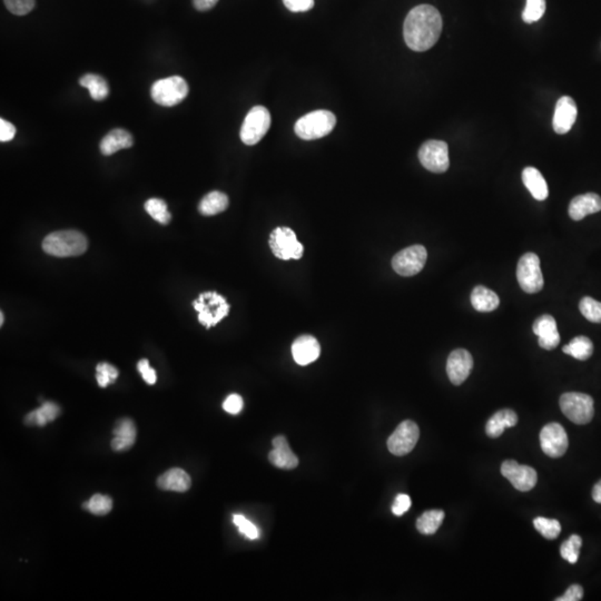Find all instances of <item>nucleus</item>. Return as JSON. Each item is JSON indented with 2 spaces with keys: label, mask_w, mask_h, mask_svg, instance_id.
Returning a JSON list of instances; mask_svg holds the SVG:
<instances>
[{
  "label": "nucleus",
  "mask_w": 601,
  "mask_h": 601,
  "mask_svg": "<svg viewBox=\"0 0 601 601\" xmlns=\"http://www.w3.org/2000/svg\"><path fill=\"white\" fill-rule=\"evenodd\" d=\"M445 519L442 510H429L417 520V529L422 535H434L438 531Z\"/></svg>",
  "instance_id": "nucleus-31"
},
{
  "label": "nucleus",
  "mask_w": 601,
  "mask_h": 601,
  "mask_svg": "<svg viewBox=\"0 0 601 601\" xmlns=\"http://www.w3.org/2000/svg\"><path fill=\"white\" fill-rule=\"evenodd\" d=\"M218 0H193V5L198 11H206L215 7Z\"/></svg>",
  "instance_id": "nucleus-47"
},
{
  "label": "nucleus",
  "mask_w": 601,
  "mask_h": 601,
  "mask_svg": "<svg viewBox=\"0 0 601 601\" xmlns=\"http://www.w3.org/2000/svg\"><path fill=\"white\" fill-rule=\"evenodd\" d=\"M441 13L431 5L417 6L407 13L403 25L405 44L415 51L432 49L441 35Z\"/></svg>",
  "instance_id": "nucleus-1"
},
{
  "label": "nucleus",
  "mask_w": 601,
  "mask_h": 601,
  "mask_svg": "<svg viewBox=\"0 0 601 601\" xmlns=\"http://www.w3.org/2000/svg\"><path fill=\"white\" fill-rule=\"evenodd\" d=\"M578 109L575 101L569 96H564L557 101L552 126L557 134L564 135L571 129L577 120Z\"/></svg>",
  "instance_id": "nucleus-16"
},
{
  "label": "nucleus",
  "mask_w": 601,
  "mask_h": 601,
  "mask_svg": "<svg viewBox=\"0 0 601 601\" xmlns=\"http://www.w3.org/2000/svg\"><path fill=\"white\" fill-rule=\"evenodd\" d=\"M501 474L511 482L519 491L527 493L536 487L538 474L535 469L521 466L514 460H507L501 466Z\"/></svg>",
  "instance_id": "nucleus-14"
},
{
  "label": "nucleus",
  "mask_w": 601,
  "mask_h": 601,
  "mask_svg": "<svg viewBox=\"0 0 601 601\" xmlns=\"http://www.w3.org/2000/svg\"><path fill=\"white\" fill-rule=\"evenodd\" d=\"M517 279L520 288L526 293L540 292L545 285L540 267V258L535 253H526L519 260Z\"/></svg>",
  "instance_id": "nucleus-7"
},
{
  "label": "nucleus",
  "mask_w": 601,
  "mask_h": 601,
  "mask_svg": "<svg viewBox=\"0 0 601 601\" xmlns=\"http://www.w3.org/2000/svg\"><path fill=\"white\" fill-rule=\"evenodd\" d=\"M562 413L576 424H588L595 415L593 399L588 394L567 392L559 400Z\"/></svg>",
  "instance_id": "nucleus-6"
},
{
  "label": "nucleus",
  "mask_w": 601,
  "mask_h": 601,
  "mask_svg": "<svg viewBox=\"0 0 601 601\" xmlns=\"http://www.w3.org/2000/svg\"><path fill=\"white\" fill-rule=\"evenodd\" d=\"M583 589L581 586L572 585L567 589L564 595L556 599V601H579L583 599Z\"/></svg>",
  "instance_id": "nucleus-45"
},
{
  "label": "nucleus",
  "mask_w": 601,
  "mask_h": 601,
  "mask_svg": "<svg viewBox=\"0 0 601 601\" xmlns=\"http://www.w3.org/2000/svg\"><path fill=\"white\" fill-rule=\"evenodd\" d=\"M474 367V359L470 352L457 349L450 353L447 361V373L451 384L460 386L468 379Z\"/></svg>",
  "instance_id": "nucleus-15"
},
{
  "label": "nucleus",
  "mask_w": 601,
  "mask_h": 601,
  "mask_svg": "<svg viewBox=\"0 0 601 601\" xmlns=\"http://www.w3.org/2000/svg\"><path fill=\"white\" fill-rule=\"evenodd\" d=\"M61 415V407L53 402H45L42 407L34 410L25 417V423L28 426H44L51 422Z\"/></svg>",
  "instance_id": "nucleus-27"
},
{
  "label": "nucleus",
  "mask_w": 601,
  "mask_h": 601,
  "mask_svg": "<svg viewBox=\"0 0 601 601\" xmlns=\"http://www.w3.org/2000/svg\"><path fill=\"white\" fill-rule=\"evenodd\" d=\"M593 500L596 501L597 503H601V480L597 482L595 484V487H593Z\"/></svg>",
  "instance_id": "nucleus-48"
},
{
  "label": "nucleus",
  "mask_w": 601,
  "mask_h": 601,
  "mask_svg": "<svg viewBox=\"0 0 601 601\" xmlns=\"http://www.w3.org/2000/svg\"><path fill=\"white\" fill-rule=\"evenodd\" d=\"M88 241L83 233L74 229L53 232L43 241L44 252L56 258L80 256L87 251Z\"/></svg>",
  "instance_id": "nucleus-2"
},
{
  "label": "nucleus",
  "mask_w": 601,
  "mask_h": 601,
  "mask_svg": "<svg viewBox=\"0 0 601 601\" xmlns=\"http://www.w3.org/2000/svg\"><path fill=\"white\" fill-rule=\"evenodd\" d=\"M145 210L147 213L154 218L155 221L163 225H167L170 222V212L167 210V204L165 201L160 200V198H151L145 203Z\"/></svg>",
  "instance_id": "nucleus-32"
},
{
  "label": "nucleus",
  "mask_w": 601,
  "mask_h": 601,
  "mask_svg": "<svg viewBox=\"0 0 601 601\" xmlns=\"http://www.w3.org/2000/svg\"><path fill=\"white\" fill-rule=\"evenodd\" d=\"M518 423V415L510 409L498 411L489 419L486 426V432L490 438H499L505 429L512 428Z\"/></svg>",
  "instance_id": "nucleus-24"
},
{
  "label": "nucleus",
  "mask_w": 601,
  "mask_h": 601,
  "mask_svg": "<svg viewBox=\"0 0 601 601\" xmlns=\"http://www.w3.org/2000/svg\"><path fill=\"white\" fill-rule=\"evenodd\" d=\"M545 11V0H527L522 19L527 24L538 22L543 18Z\"/></svg>",
  "instance_id": "nucleus-37"
},
{
  "label": "nucleus",
  "mask_w": 601,
  "mask_h": 601,
  "mask_svg": "<svg viewBox=\"0 0 601 601\" xmlns=\"http://www.w3.org/2000/svg\"><path fill=\"white\" fill-rule=\"evenodd\" d=\"M562 351L579 361H586L593 355V344L590 339L587 336H576L575 339H572L569 344L564 346Z\"/></svg>",
  "instance_id": "nucleus-30"
},
{
  "label": "nucleus",
  "mask_w": 601,
  "mask_h": 601,
  "mask_svg": "<svg viewBox=\"0 0 601 601\" xmlns=\"http://www.w3.org/2000/svg\"><path fill=\"white\" fill-rule=\"evenodd\" d=\"M532 331L539 338L538 342L543 349L551 351L556 349L560 343V334L558 332L556 320L549 314L538 317L532 325Z\"/></svg>",
  "instance_id": "nucleus-17"
},
{
  "label": "nucleus",
  "mask_w": 601,
  "mask_h": 601,
  "mask_svg": "<svg viewBox=\"0 0 601 601\" xmlns=\"http://www.w3.org/2000/svg\"><path fill=\"white\" fill-rule=\"evenodd\" d=\"M419 160L423 167L432 173H445L450 166L449 147L447 143L436 139L426 141L419 151Z\"/></svg>",
  "instance_id": "nucleus-11"
},
{
  "label": "nucleus",
  "mask_w": 601,
  "mask_h": 601,
  "mask_svg": "<svg viewBox=\"0 0 601 601\" xmlns=\"http://www.w3.org/2000/svg\"><path fill=\"white\" fill-rule=\"evenodd\" d=\"M428 252L422 245H412L400 251L392 258V267L401 277H413L426 265Z\"/></svg>",
  "instance_id": "nucleus-10"
},
{
  "label": "nucleus",
  "mask_w": 601,
  "mask_h": 601,
  "mask_svg": "<svg viewBox=\"0 0 601 601\" xmlns=\"http://www.w3.org/2000/svg\"><path fill=\"white\" fill-rule=\"evenodd\" d=\"M581 545H583V539L578 535H572L568 540L562 543L560 547V555L569 564H576L579 559Z\"/></svg>",
  "instance_id": "nucleus-36"
},
{
  "label": "nucleus",
  "mask_w": 601,
  "mask_h": 601,
  "mask_svg": "<svg viewBox=\"0 0 601 601\" xmlns=\"http://www.w3.org/2000/svg\"><path fill=\"white\" fill-rule=\"evenodd\" d=\"M189 85L181 76H170L153 84L151 96L160 106L173 107L186 99Z\"/></svg>",
  "instance_id": "nucleus-5"
},
{
  "label": "nucleus",
  "mask_w": 601,
  "mask_h": 601,
  "mask_svg": "<svg viewBox=\"0 0 601 601\" xmlns=\"http://www.w3.org/2000/svg\"><path fill=\"white\" fill-rule=\"evenodd\" d=\"M270 248L279 260H300L303 255V245L298 242L293 229L277 227L270 235Z\"/></svg>",
  "instance_id": "nucleus-9"
},
{
  "label": "nucleus",
  "mask_w": 601,
  "mask_h": 601,
  "mask_svg": "<svg viewBox=\"0 0 601 601\" xmlns=\"http://www.w3.org/2000/svg\"><path fill=\"white\" fill-rule=\"evenodd\" d=\"M83 508L96 516H105L112 510L113 500L107 495H94L87 502L84 503Z\"/></svg>",
  "instance_id": "nucleus-34"
},
{
  "label": "nucleus",
  "mask_w": 601,
  "mask_h": 601,
  "mask_svg": "<svg viewBox=\"0 0 601 601\" xmlns=\"http://www.w3.org/2000/svg\"><path fill=\"white\" fill-rule=\"evenodd\" d=\"M411 508V499L409 495H399L396 498L393 505H392V512L396 516L401 517L409 511Z\"/></svg>",
  "instance_id": "nucleus-44"
},
{
  "label": "nucleus",
  "mask_w": 601,
  "mask_h": 601,
  "mask_svg": "<svg viewBox=\"0 0 601 601\" xmlns=\"http://www.w3.org/2000/svg\"><path fill=\"white\" fill-rule=\"evenodd\" d=\"M471 304L478 312H493L500 304V298L493 290L483 285H478L471 292Z\"/></svg>",
  "instance_id": "nucleus-26"
},
{
  "label": "nucleus",
  "mask_w": 601,
  "mask_h": 601,
  "mask_svg": "<svg viewBox=\"0 0 601 601\" xmlns=\"http://www.w3.org/2000/svg\"><path fill=\"white\" fill-rule=\"evenodd\" d=\"M137 370L141 372V377L145 382L149 386L156 384L157 375L154 369L149 365L148 360L143 359L137 363Z\"/></svg>",
  "instance_id": "nucleus-43"
},
{
  "label": "nucleus",
  "mask_w": 601,
  "mask_h": 601,
  "mask_svg": "<svg viewBox=\"0 0 601 601\" xmlns=\"http://www.w3.org/2000/svg\"><path fill=\"white\" fill-rule=\"evenodd\" d=\"M133 136L122 128H115L101 139V152L105 156L118 153L120 149L131 148L133 146Z\"/></svg>",
  "instance_id": "nucleus-22"
},
{
  "label": "nucleus",
  "mask_w": 601,
  "mask_h": 601,
  "mask_svg": "<svg viewBox=\"0 0 601 601\" xmlns=\"http://www.w3.org/2000/svg\"><path fill=\"white\" fill-rule=\"evenodd\" d=\"M233 521H234L235 526L240 530L241 533H243L245 537H248L251 540H255V539L260 537V531H258L255 524H253L250 520H248L242 514H234Z\"/></svg>",
  "instance_id": "nucleus-39"
},
{
  "label": "nucleus",
  "mask_w": 601,
  "mask_h": 601,
  "mask_svg": "<svg viewBox=\"0 0 601 601\" xmlns=\"http://www.w3.org/2000/svg\"><path fill=\"white\" fill-rule=\"evenodd\" d=\"M336 125V115L330 110L320 109L300 118L294 126V131L300 139L313 141L329 135Z\"/></svg>",
  "instance_id": "nucleus-3"
},
{
  "label": "nucleus",
  "mask_w": 601,
  "mask_h": 601,
  "mask_svg": "<svg viewBox=\"0 0 601 601\" xmlns=\"http://www.w3.org/2000/svg\"><path fill=\"white\" fill-rule=\"evenodd\" d=\"M194 309L198 312V321L210 329L221 322L229 312L227 300L216 292H205L193 302Z\"/></svg>",
  "instance_id": "nucleus-4"
},
{
  "label": "nucleus",
  "mask_w": 601,
  "mask_h": 601,
  "mask_svg": "<svg viewBox=\"0 0 601 601\" xmlns=\"http://www.w3.org/2000/svg\"><path fill=\"white\" fill-rule=\"evenodd\" d=\"M601 210V197L596 193L578 195L570 202L568 213L574 221H581L586 216Z\"/></svg>",
  "instance_id": "nucleus-20"
},
{
  "label": "nucleus",
  "mask_w": 601,
  "mask_h": 601,
  "mask_svg": "<svg viewBox=\"0 0 601 601\" xmlns=\"http://www.w3.org/2000/svg\"><path fill=\"white\" fill-rule=\"evenodd\" d=\"M243 407H244V402L239 394H231L223 403V409L229 415H239L242 411Z\"/></svg>",
  "instance_id": "nucleus-41"
},
{
  "label": "nucleus",
  "mask_w": 601,
  "mask_h": 601,
  "mask_svg": "<svg viewBox=\"0 0 601 601\" xmlns=\"http://www.w3.org/2000/svg\"><path fill=\"white\" fill-rule=\"evenodd\" d=\"M522 182L536 200L545 201L548 197V185L543 174L537 168H524L522 172Z\"/></svg>",
  "instance_id": "nucleus-25"
},
{
  "label": "nucleus",
  "mask_w": 601,
  "mask_h": 601,
  "mask_svg": "<svg viewBox=\"0 0 601 601\" xmlns=\"http://www.w3.org/2000/svg\"><path fill=\"white\" fill-rule=\"evenodd\" d=\"M283 3L292 13H304L314 7V0H283Z\"/></svg>",
  "instance_id": "nucleus-42"
},
{
  "label": "nucleus",
  "mask_w": 601,
  "mask_h": 601,
  "mask_svg": "<svg viewBox=\"0 0 601 601\" xmlns=\"http://www.w3.org/2000/svg\"><path fill=\"white\" fill-rule=\"evenodd\" d=\"M15 135H16V127L11 122L1 118L0 120V141L3 143L11 141Z\"/></svg>",
  "instance_id": "nucleus-46"
},
{
  "label": "nucleus",
  "mask_w": 601,
  "mask_h": 601,
  "mask_svg": "<svg viewBox=\"0 0 601 601\" xmlns=\"http://www.w3.org/2000/svg\"><path fill=\"white\" fill-rule=\"evenodd\" d=\"M272 443L273 450L269 453V460L273 466L285 470H292L298 466V457L292 453L284 436H277Z\"/></svg>",
  "instance_id": "nucleus-19"
},
{
  "label": "nucleus",
  "mask_w": 601,
  "mask_h": 601,
  "mask_svg": "<svg viewBox=\"0 0 601 601\" xmlns=\"http://www.w3.org/2000/svg\"><path fill=\"white\" fill-rule=\"evenodd\" d=\"M6 7L13 15L24 16L35 7L36 0H4Z\"/></svg>",
  "instance_id": "nucleus-40"
},
{
  "label": "nucleus",
  "mask_w": 601,
  "mask_h": 601,
  "mask_svg": "<svg viewBox=\"0 0 601 601\" xmlns=\"http://www.w3.org/2000/svg\"><path fill=\"white\" fill-rule=\"evenodd\" d=\"M229 204V197L227 194L214 191L203 197V200L198 205V210L202 215L213 216L227 210Z\"/></svg>",
  "instance_id": "nucleus-28"
},
{
  "label": "nucleus",
  "mask_w": 601,
  "mask_h": 601,
  "mask_svg": "<svg viewBox=\"0 0 601 601\" xmlns=\"http://www.w3.org/2000/svg\"><path fill=\"white\" fill-rule=\"evenodd\" d=\"M271 126V114L264 106H255L246 115L240 136L243 143L248 146L258 144L269 132Z\"/></svg>",
  "instance_id": "nucleus-8"
},
{
  "label": "nucleus",
  "mask_w": 601,
  "mask_h": 601,
  "mask_svg": "<svg viewBox=\"0 0 601 601\" xmlns=\"http://www.w3.org/2000/svg\"><path fill=\"white\" fill-rule=\"evenodd\" d=\"M157 486L166 491L175 493H186L192 486V479L187 472L182 469L174 468L166 471L165 474L157 479Z\"/></svg>",
  "instance_id": "nucleus-21"
},
{
  "label": "nucleus",
  "mask_w": 601,
  "mask_h": 601,
  "mask_svg": "<svg viewBox=\"0 0 601 601\" xmlns=\"http://www.w3.org/2000/svg\"><path fill=\"white\" fill-rule=\"evenodd\" d=\"M80 85L87 88L94 101H104L109 94L108 84L105 78L96 74H86L80 80Z\"/></svg>",
  "instance_id": "nucleus-29"
},
{
  "label": "nucleus",
  "mask_w": 601,
  "mask_h": 601,
  "mask_svg": "<svg viewBox=\"0 0 601 601\" xmlns=\"http://www.w3.org/2000/svg\"><path fill=\"white\" fill-rule=\"evenodd\" d=\"M540 445L548 457H560L567 453L569 440L564 426L559 423H549L540 432Z\"/></svg>",
  "instance_id": "nucleus-13"
},
{
  "label": "nucleus",
  "mask_w": 601,
  "mask_h": 601,
  "mask_svg": "<svg viewBox=\"0 0 601 601\" xmlns=\"http://www.w3.org/2000/svg\"><path fill=\"white\" fill-rule=\"evenodd\" d=\"M419 436H420V430L418 424L411 420L403 421L396 429V431L388 436V451L398 457L407 455L418 443Z\"/></svg>",
  "instance_id": "nucleus-12"
},
{
  "label": "nucleus",
  "mask_w": 601,
  "mask_h": 601,
  "mask_svg": "<svg viewBox=\"0 0 601 601\" xmlns=\"http://www.w3.org/2000/svg\"><path fill=\"white\" fill-rule=\"evenodd\" d=\"M533 526L545 539H549V540L556 539L562 532V524L556 519L538 517L533 520Z\"/></svg>",
  "instance_id": "nucleus-33"
},
{
  "label": "nucleus",
  "mask_w": 601,
  "mask_h": 601,
  "mask_svg": "<svg viewBox=\"0 0 601 601\" xmlns=\"http://www.w3.org/2000/svg\"><path fill=\"white\" fill-rule=\"evenodd\" d=\"M136 436H137V430H136L135 423L131 419H122L118 421L114 429L112 449L114 451H125L131 449L135 443Z\"/></svg>",
  "instance_id": "nucleus-23"
},
{
  "label": "nucleus",
  "mask_w": 601,
  "mask_h": 601,
  "mask_svg": "<svg viewBox=\"0 0 601 601\" xmlns=\"http://www.w3.org/2000/svg\"><path fill=\"white\" fill-rule=\"evenodd\" d=\"M579 310L586 319L593 323H601V302L585 296L579 303Z\"/></svg>",
  "instance_id": "nucleus-35"
},
{
  "label": "nucleus",
  "mask_w": 601,
  "mask_h": 601,
  "mask_svg": "<svg viewBox=\"0 0 601 601\" xmlns=\"http://www.w3.org/2000/svg\"><path fill=\"white\" fill-rule=\"evenodd\" d=\"M4 320H5V317H4V313L1 312V313H0V325H1V327H3L4 324Z\"/></svg>",
  "instance_id": "nucleus-49"
},
{
  "label": "nucleus",
  "mask_w": 601,
  "mask_h": 601,
  "mask_svg": "<svg viewBox=\"0 0 601 601\" xmlns=\"http://www.w3.org/2000/svg\"><path fill=\"white\" fill-rule=\"evenodd\" d=\"M321 353L319 341L312 336H302L292 344V355L298 365H308L317 361Z\"/></svg>",
  "instance_id": "nucleus-18"
},
{
  "label": "nucleus",
  "mask_w": 601,
  "mask_h": 601,
  "mask_svg": "<svg viewBox=\"0 0 601 601\" xmlns=\"http://www.w3.org/2000/svg\"><path fill=\"white\" fill-rule=\"evenodd\" d=\"M118 378V370L114 365L106 362H101L96 367L97 384L101 388H106L109 384H114Z\"/></svg>",
  "instance_id": "nucleus-38"
}]
</instances>
